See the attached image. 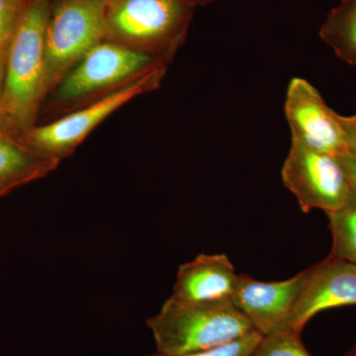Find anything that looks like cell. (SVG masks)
I'll use <instances>...</instances> for the list:
<instances>
[{"instance_id": "1", "label": "cell", "mask_w": 356, "mask_h": 356, "mask_svg": "<svg viewBox=\"0 0 356 356\" xmlns=\"http://www.w3.org/2000/svg\"><path fill=\"white\" fill-rule=\"evenodd\" d=\"M51 0H28L7 48L3 113L7 133L20 139L35 126L46 97L44 38Z\"/></svg>"}, {"instance_id": "2", "label": "cell", "mask_w": 356, "mask_h": 356, "mask_svg": "<svg viewBox=\"0 0 356 356\" xmlns=\"http://www.w3.org/2000/svg\"><path fill=\"white\" fill-rule=\"evenodd\" d=\"M147 324L156 353L170 355L211 350L255 331L231 300L187 302L170 297Z\"/></svg>"}, {"instance_id": "3", "label": "cell", "mask_w": 356, "mask_h": 356, "mask_svg": "<svg viewBox=\"0 0 356 356\" xmlns=\"http://www.w3.org/2000/svg\"><path fill=\"white\" fill-rule=\"evenodd\" d=\"M188 0H107L105 41L170 63L193 15Z\"/></svg>"}, {"instance_id": "4", "label": "cell", "mask_w": 356, "mask_h": 356, "mask_svg": "<svg viewBox=\"0 0 356 356\" xmlns=\"http://www.w3.org/2000/svg\"><path fill=\"white\" fill-rule=\"evenodd\" d=\"M168 64L161 58L103 41L89 50L51 91L53 107L79 108Z\"/></svg>"}, {"instance_id": "5", "label": "cell", "mask_w": 356, "mask_h": 356, "mask_svg": "<svg viewBox=\"0 0 356 356\" xmlns=\"http://www.w3.org/2000/svg\"><path fill=\"white\" fill-rule=\"evenodd\" d=\"M168 65H161L95 102L70 112L58 120L34 126L20 138L32 153L49 161H60L72 156L89 134L117 110L131 100L158 88Z\"/></svg>"}, {"instance_id": "6", "label": "cell", "mask_w": 356, "mask_h": 356, "mask_svg": "<svg viewBox=\"0 0 356 356\" xmlns=\"http://www.w3.org/2000/svg\"><path fill=\"white\" fill-rule=\"evenodd\" d=\"M107 0H57L44 38L46 88L50 93L96 44L105 41Z\"/></svg>"}, {"instance_id": "7", "label": "cell", "mask_w": 356, "mask_h": 356, "mask_svg": "<svg viewBox=\"0 0 356 356\" xmlns=\"http://www.w3.org/2000/svg\"><path fill=\"white\" fill-rule=\"evenodd\" d=\"M282 179L304 213L339 209L353 191L336 158L313 151L295 139L283 165Z\"/></svg>"}, {"instance_id": "8", "label": "cell", "mask_w": 356, "mask_h": 356, "mask_svg": "<svg viewBox=\"0 0 356 356\" xmlns=\"http://www.w3.org/2000/svg\"><path fill=\"white\" fill-rule=\"evenodd\" d=\"M285 114L295 139L318 152L339 158L350 149L339 113L327 106L317 89L295 77L288 88Z\"/></svg>"}, {"instance_id": "9", "label": "cell", "mask_w": 356, "mask_h": 356, "mask_svg": "<svg viewBox=\"0 0 356 356\" xmlns=\"http://www.w3.org/2000/svg\"><path fill=\"white\" fill-rule=\"evenodd\" d=\"M305 270L303 287L288 324L301 334L309 321L321 312L356 305V264L329 255Z\"/></svg>"}, {"instance_id": "10", "label": "cell", "mask_w": 356, "mask_h": 356, "mask_svg": "<svg viewBox=\"0 0 356 356\" xmlns=\"http://www.w3.org/2000/svg\"><path fill=\"white\" fill-rule=\"evenodd\" d=\"M306 270L290 280L264 282L238 275L232 302L262 336L288 329L290 316L305 280Z\"/></svg>"}, {"instance_id": "11", "label": "cell", "mask_w": 356, "mask_h": 356, "mask_svg": "<svg viewBox=\"0 0 356 356\" xmlns=\"http://www.w3.org/2000/svg\"><path fill=\"white\" fill-rule=\"evenodd\" d=\"M238 278L226 254H200L179 267L170 297L187 302L232 301Z\"/></svg>"}, {"instance_id": "12", "label": "cell", "mask_w": 356, "mask_h": 356, "mask_svg": "<svg viewBox=\"0 0 356 356\" xmlns=\"http://www.w3.org/2000/svg\"><path fill=\"white\" fill-rule=\"evenodd\" d=\"M58 165L32 153L18 138L0 133V198L21 185L47 177Z\"/></svg>"}, {"instance_id": "13", "label": "cell", "mask_w": 356, "mask_h": 356, "mask_svg": "<svg viewBox=\"0 0 356 356\" xmlns=\"http://www.w3.org/2000/svg\"><path fill=\"white\" fill-rule=\"evenodd\" d=\"M320 37L339 60L356 69V0H341L330 11Z\"/></svg>"}, {"instance_id": "14", "label": "cell", "mask_w": 356, "mask_h": 356, "mask_svg": "<svg viewBox=\"0 0 356 356\" xmlns=\"http://www.w3.org/2000/svg\"><path fill=\"white\" fill-rule=\"evenodd\" d=\"M325 214L332 238L330 257L356 264V192L353 189L343 207Z\"/></svg>"}, {"instance_id": "15", "label": "cell", "mask_w": 356, "mask_h": 356, "mask_svg": "<svg viewBox=\"0 0 356 356\" xmlns=\"http://www.w3.org/2000/svg\"><path fill=\"white\" fill-rule=\"evenodd\" d=\"M250 356H312L306 350L301 334L289 327L262 336L261 341Z\"/></svg>"}, {"instance_id": "16", "label": "cell", "mask_w": 356, "mask_h": 356, "mask_svg": "<svg viewBox=\"0 0 356 356\" xmlns=\"http://www.w3.org/2000/svg\"><path fill=\"white\" fill-rule=\"evenodd\" d=\"M262 334L254 331L242 339L211 350L186 353V355H170L156 353L147 356H250L257 344L261 341Z\"/></svg>"}, {"instance_id": "17", "label": "cell", "mask_w": 356, "mask_h": 356, "mask_svg": "<svg viewBox=\"0 0 356 356\" xmlns=\"http://www.w3.org/2000/svg\"><path fill=\"white\" fill-rule=\"evenodd\" d=\"M28 0H0V51L7 50Z\"/></svg>"}, {"instance_id": "18", "label": "cell", "mask_w": 356, "mask_h": 356, "mask_svg": "<svg viewBox=\"0 0 356 356\" xmlns=\"http://www.w3.org/2000/svg\"><path fill=\"white\" fill-rule=\"evenodd\" d=\"M337 159L341 163L351 188L356 192V152L353 149H348Z\"/></svg>"}, {"instance_id": "19", "label": "cell", "mask_w": 356, "mask_h": 356, "mask_svg": "<svg viewBox=\"0 0 356 356\" xmlns=\"http://www.w3.org/2000/svg\"><path fill=\"white\" fill-rule=\"evenodd\" d=\"M339 121L350 149L356 152V115L343 116L339 114Z\"/></svg>"}, {"instance_id": "20", "label": "cell", "mask_w": 356, "mask_h": 356, "mask_svg": "<svg viewBox=\"0 0 356 356\" xmlns=\"http://www.w3.org/2000/svg\"><path fill=\"white\" fill-rule=\"evenodd\" d=\"M7 50L0 51V133H7L3 113L4 76H6Z\"/></svg>"}, {"instance_id": "21", "label": "cell", "mask_w": 356, "mask_h": 356, "mask_svg": "<svg viewBox=\"0 0 356 356\" xmlns=\"http://www.w3.org/2000/svg\"><path fill=\"white\" fill-rule=\"evenodd\" d=\"M191 4L194 6H205V4L211 3V2L215 1V0H188Z\"/></svg>"}, {"instance_id": "22", "label": "cell", "mask_w": 356, "mask_h": 356, "mask_svg": "<svg viewBox=\"0 0 356 356\" xmlns=\"http://www.w3.org/2000/svg\"><path fill=\"white\" fill-rule=\"evenodd\" d=\"M344 356H356V343L350 348V350L348 351V353H346V355Z\"/></svg>"}]
</instances>
